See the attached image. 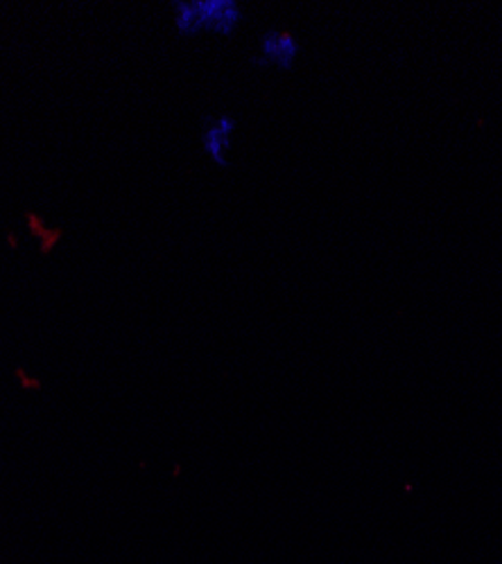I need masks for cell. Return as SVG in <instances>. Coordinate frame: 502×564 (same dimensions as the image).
<instances>
[{
    "mask_svg": "<svg viewBox=\"0 0 502 564\" xmlns=\"http://www.w3.org/2000/svg\"><path fill=\"white\" fill-rule=\"evenodd\" d=\"M174 25L184 36H195L202 32H215L229 36L238 30L243 12L234 0H181L172 3Z\"/></svg>",
    "mask_w": 502,
    "mask_h": 564,
    "instance_id": "6da1fadb",
    "label": "cell"
},
{
    "mask_svg": "<svg viewBox=\"0 0 502 564\" xmlns=\"http://www.w3.org/2000/svg\"><path fill=\"white\" fill-rule=\"evenodd\" d=\"M234 133H236V120L232 116H217L204 124L202 145L215 165L220 167L229 165Z\"/></svg>",
    "mask_w": 502,
    "mask_h": 564,
    "instance_id": "3957f363",
    "label": "cell"
},
{
    "mask_svg": "<svg viewBox=\"0 0 502 564\" xmlns=\"http://www.w3.org/2000/svg\"><path fill=\"white\" fill-rule=\"evenodd\" d=\"M299 51H301V45L292 32L269 30L260 36V55H258L256 64L290 70L299 57Z\"/></svg>",
    "mask_w": 502,
    "mask_h": 564,
    "instance_id": "7a4b0ae2",
    "label": "cell"
}]
</instances>
